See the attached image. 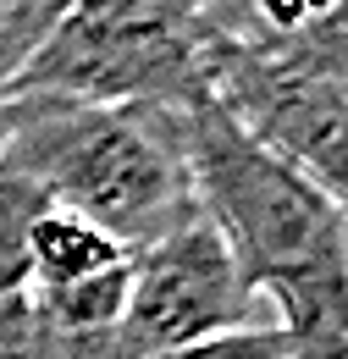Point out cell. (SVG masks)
I'll return each instance as SVG.
<instances>
[{
  "instance_id": "277c9868",
  "label": "cell",
  "mask_w": 348,
  "mask_h": 359,
  "mask_svg": "<svg viewBox=\"0 0 348 359\" xmlns=\"http://www.w3.org/2000/svg\"><path fill=\"white\" fill-rule=\"evenodd\" d=\"M205 94L343 199L348 177V28L309 39L205 34Z\"/></svg>"
},
{
  "instance_id": "52a82bcc",
  "label": "cell",
  "mask_w": 348,
  "mask_h": 359,
  "mask_svg": "<svg viewBox=\"0 0 348 359\" xmlns=\"http://www.w3.org/2000/svg\"><path fill=\"white\" fill-rule=\"evenodd\" d=\"M44 205L50 199L28 177L0 166V299L28 293V238H34V222Z\"/></svg>"
},
{
  "instance_id": "5b68a950",
  "label": "cell",
  "mask_w": 348,
  "mask_h": 359,
  "mask_svg": "<svg viewBox=\"0 0 348 359\" xmlns=\"http://www.w3.org/2000/svg\"><path fill=\"white\" fill-rule=\"evenodd\" d=\"M255 310H260L255 287L243 282L221 232L194 205V216L166 226L155 243L133 249L116 343H122V359H144L161 348L205 343L216 332H238L260 320Z\"/></svg>"
},
{
  "instance_id": "7a4b0ae2",
  "label": "cell",
  "mask_w": 348,
  "mask_h": 359,
  "mask_svg": "<svg viewBox=\"0 0 348 359\" xmlns=\"http://www.w3.org/2000/svg\"><path fill=\"white\" fill-rule=\"evenodd\" d=\"M0 166L50 205L105 226L122 249L155 243L194 216L177 105H94L67 94H6Z\"/></svg>"
},
{
  "instance_id": "8fae6325",
  "label": "cell",
  "mask_w": 348,
  "mask_h": 359,
  "mask_svg": "<svg viewBox=\"0 0 348 359\" xmlns=\"http://www.w3.org/2000/svg\"><path fill=\"white\" fill-rule=\"evenodd\" d=\"M293 359H348V332H326V337H293Z\"/></svg>"
},
{
  "instance_id": "3957f363",
  "label": "cell",
  "mask_w": 348,
  "mask_h": 359,
  "mask_svg": "<svg viewBox=\"0 0 348 359\" xmlns=\"http://www.w3.org/2000/svg\"><path fill=\"white\" fill-rule=\"evenodd\" d=\"M6 94L94 105H188L205 94L199 0H72Z\"/></svg>"
},
{
  "instance_id": "7c38bea8",
  "label": "cell",
  "mask_w": 348,
  "mask_h": 359,
  "mask_svg": "<svg viewBox=\"0 0 348 359\" xmlns=\"http://www.w3.org/2000/svg\"><path fill=\"white\" fill-rule=\"evenodd\" d=\"M0 111H6V89H0Z\"/></svg>"
},
{
  "instance_id": "30bf717a",
  "label": "cell",
  "mask_w": 348,
  "mask_h": 359,
  "mask_svg": "<svg viewBox=\"0 0 348 359\" xmlns=\"http://www.w3.org/2000/svg\"><path fill=\"white\" fill-rule=\"evenodd\" d=\"M44 332L39 315H34V299L28 293H11L0 299V359H39Z\"/></svg>"
},
{
  "instance_id": "9c48e42d",
  "label": "cell",
  "mask_w": 348,
  "mask_h": 359,
  "mask_svg": "<svg viewBox=\"0 0 348 359\" xmlns=\"http://www.w3.org/2000/svg\"><path fill=\"white\" fill-rule=\"evenodd\" d=\"M144 359H293V332L276 320H249L238 332H216L205 343H182V348H161Z\"/></svg>"
},
{
  "instance_id": "ba28073f",
  "label": "cell",
  "mask_w": 348,
  "mask_h": 359,
  "mask_svg": "<svg viewBox=\"0 0 348 359\" xmlns=\"http://www.w3.org/2000/svg\"><path fill=\"white\" fill-rule=\"evenodd\" d=\"M72 0H0V89L39 55V45L55 34Z\"/></svg>"
},
{
  "instance_id": "8992f818",
  "label": "cell",
  "mask_w": 348,
  "mask_h": 359,
  "mask_svg": "<svg viewBox=\"0 0 348 359\" xmlns=\"http://www.w3.org/2000/svg\"><path fill=\"white\" fill-rule=\"evenodd\" d=\"M133 249H122L105 226H94L78 210H61V205H44L34 238H28V293L44 287H72L88 276H105V271L128 266Z\"/></svg>"
},
{
  "instance_id": "6da1fadb",
  "label": "cell",
  "mask_w": 348,
  "mask_h": 359,
  "mask_svg": "<svg viewBox=\"0 0 348 359\" xmlns=\"http://www.w3.org/2000/svg\"><path fill=\"white\" fill-rule=\"evenodd\" d=\"M177 144L199 216L221 232L255 299L293 337L348 332L343 199L249 138L210 94L177 105Z\"/></svg>"
}]
</instances>
